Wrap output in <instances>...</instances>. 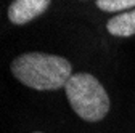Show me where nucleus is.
<instances>
[{
    "instance_id": "f257e3e1",
    "label": "nucleus",
    "mask_w": 135,
    "mask_h": 133,
    "mask_svg": "<svg viewBox=\"0 0 135 133\" xmlns=\"http://www.w3.org/2000/svg\"><path fill=\"white\" fill-rule=\"evenodd\" d=\"M11 72L29 88L58 90L64 88L68 80L73 77V66L63 56L31 52L13 59Z\"/></svg>"
},
{
    "instance_id": "f03ea898",
    "label": "nucleus",
    "mask_w": 135,
    "mask_h": 133,
    "mask_svg": "<svg viewBox=\"0 0 135 133\" xmlns=\"http://www.w3.org/2000/svg\"><path fill=\"white\" fill-rule=\"evenodd\" d=\"M71 109L85 122H100L109 112V96L100 80L87 72L74 74L64 87Z\"/></svg>"
},
{
    "instance_id": "7ed1b4c3",
    "label": "nucleus",
    "mask_w": 135,
    "mask_h": 133,
    "mask_svg": "<svg viewBox=\"0 0 135 133\" xmlns=\"http://www.w3.org/2000/svg\"><path fill=\"white\" fill-rule=\"evenodd\" d=\"M52 0H13L8 7V19L16 26H23L47 11Z\"/></svg>"
},
{
    "instance_id": "20e7f679",
    "label": "nucleus",
    "mask_w": 135,
    "mask_h": 133,
    "mask_svg": "<svg viewBox=\"0 0 135 133\" xmlns=\"http://www.w3.org/2000/svg\"><path fill=\"white\" fill-rule=\"evenodd\" d=\"M106 29L114 37H130L135 35V10L119 13L106 23Z\"/></svg>"
},
{
    "instance_id": "39448f33",
    "label": "nucleus",
    "mask_w": 135,
    "mask_h": 133,
    "mask_svg": "<svg viewBox=\"0 0 135 133\" xmlns=\"http://www.w3.org/2000/svg\"><path fill=\"white\" fill-rule=\"evenodd\" d=\"M101 11H122L135 7V0H97Z\"/></svg>"
},
{
    "instance_id": "423d86ee",
    "label": "nucleus",
    "mask_w": 135,
    "mask_h": 133,
    "mask_svg": "<svg viewBox=\"0 0 135 133\" xmlns=\"http://www.w3.org/2000/svg\"><path fill=\"white\" fill-rule=\"evenodd\" d=\"M34 133H42V131H34Z\"/></svg>"
}]
</instances>
